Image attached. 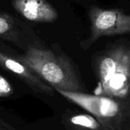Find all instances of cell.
<instances>
[{"label":"cell","mask_w":130,"mask_h":130,"mask_svg":"<svg viewBox=\"0 0 130 130\" xmlns=\"http://www.w3.org/2000/svg\"><path fill=\"white\" fill-rule=\"evenodd\" d=\"M18 58L52 88L85 92L81 76L72 61L65 55L47 49L30 46Z\"/></svg>","instance_id":"1"},{"label":"cell","mask_w":130,"mask_h":130,"mask_svg":"<svg viewBox=\"0 0 130 130\" xmlns=\"http://www.w3.org/2000/svg\"><path fill=\"white\" fill-rule=\"evenodd\" d=\"M98 80L95 94L125 100L130 94V48L113 47L95 62Z\"/></svg>","instance_id":"2"},{"label":"cell","mask_w":130,"mask_h":130,"mask_svg":"<svg viewBox=\"0 0 130 130\" xmlns=\"http://www.w3.org/2000/svg\"><path fill=\"white\" fill-rule=\"evenodd\" d=\"M56 91L95 117L107 130H122L123 124L129 113L125 100L85 92L62 90Z\"/></svg>","instance_id":"3"},{"label":"cell","mask_w":130,"mask_h":130,"mask_svg":"<svg viewBox=\"0 0 130 130\" xmlns=\"http://www.w3.org/2000/svg\"><path fill=\"white\" fill-rule=\"evenodd\" d=\"M90 37L83 42L85 49L103 37L130 33V14L119 9H104L92 6L89 10Z\"/></svg>","instance_id":"4"},{"label":"cell","mask_w":130,"mask_h":130,"mask_svg":"<svg viewBox=\"0 0 130 130\" xmlns=\"http://www.w3.org/2000/svg\"><path fill=\"white\" fill-rule=\"evenodd\" d=\"M0 67L15 75L35 93L50 97L54 95L53 88L43 82L18 57L14 58L0 51Z\"/></svg>","instance_id":"5"},{"label":"cell","mask_w":130,"mask_h":130,"mask_svg":"<svg viewBox=\"0 0 130 130\" xmlns=\"http://www.w3.org/2000/svg\"><path fill=\"white\" fill-rule=\"evenodd\" d=\"M12 7L27 20L50 23L58 18L57 10L46 0H10Z\"/></svg>","instance_id":"6"},{"label":"cell","mask_w":130,"mask_h":130,"mask_svg":"<svg viewBox=\"0 0 130 130\" xmlns=\"http://www.w3.org/2000/svg\"><path fill=\"white\" fill-rule=\"evenodd\" d=\"M62 123L67 130H107L92 115L85 113L66 110Z\"/></svg>","instance_id":"7"},{"label":"cell","mask_w":130,"mask_h":130,"mask_svg":"<svg viewBox=\"0 0 130 130\" xmlns=\"http://www.w3.org/2000/svg\"><path fill=\"white\" fill-rule=\"evenodd\" d=\"M14 88L11 83L0 75V98H7L12 95Z\"/></svg>","instance_id":"8"},{"label":"cell","mask_w":130,"mask_h":130,"mask_svg":"<svg viewBox=\"0 0 130 130\" xmlns=\"http://www.w3.org/2000/svg\"><path fill=\"white\" fill-rule=\"evenodd\" d=\"M13 29V21L5 14H0V35L8 34Z\"/></svg>","instance_id":"9"},{"label":"cell","mask_w":130,"mask_h":130,"mask_svg":"<svg viewBox=\"0 0 130 130\" xmlns=\"http://www.w3.org/2000/svg\"><path fill=\"white\" fill-rule=\"evenodd\" d=\"M0 130H16L8 123H5L3 120L0 119Z\"/></svg>","instance_id":"10"}]
</instances>
